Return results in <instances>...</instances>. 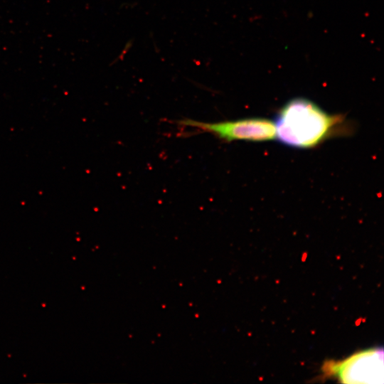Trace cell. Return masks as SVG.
Wrapping results in <instances>:
<instances>
[{
    "label": "cell",
    "instance_id": "cell-1",
    "mask_svg": "<svg viewBox=\"0 0 384 384\" xmlns=\"http://www.w3.org/2000/svg\"><path fill=\"white\" fill-rule=\"evenodd\" d=\"M276 139L297 149L315 148L327 139L349 134L352 129L343 114H329L310 100L287 102L274 117Z\"/></svg>",
    "mask_w": 384,
    "mask_h": 384
},
{
    "label": "cell",
    "instance_id": "cell-2",
    "mask_svg": "<svg viewBox=\"0 0 384 384\" xmlns=\"http://www.w3.org/2000/svg\"><path fill=\"white\" fill-rule=\"evenodd\" d=\"M178 124L211 134L224 142H267L276 139L274 121L263 117H248L235 120L206 122L183 119Z\"/></svg>",
    "mask_w": 384,
    "mask_h": 384
},
{
    "label": "cell",
    "instance_id": "cell-3",
    "mask_svg": "<svg viewBox=\"0 0 384 384\" xmlns=\"http://www.w3.org/2000/svg\"><path fill=\"white\" fill-rule=\"evenodd\" d=\"M324 369L346 383H382L383 351L382 348L366 349L343 361L326 363Z\"/></svg>",
    "mask_w": 384,
    "mask_h": 384
}]
</instances>
